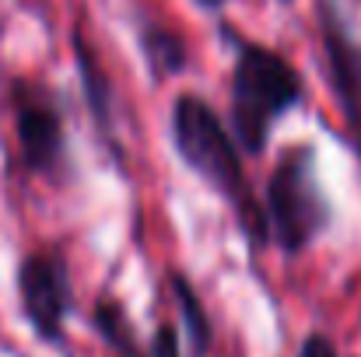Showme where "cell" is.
Wrapping results in <instances>:
<instances>
[{"mask_svg": "<svg viewBox=\"0 0 361 357\" xmlns=\"http://www.w3.org/2000/svg\"><path fill=\"white\" fill-rule=\"evenodd\" d=\"M7 113L21 172L49 186H67L74 179V154L60 92L39 77L18 74L7 81Z\"/></svg>", "mask_w": 361, "mask_h": 357, "instance_id": "277c9868", "label": "cell"}, {"mask_svg": "<svg viewBox=\"0 0 361 357\" xmlns=\"http://www.w3.org/2000/svg\"><path fill=\"white\" fill-rule=\"evenodd\" d=\"M295 357H341V347H337V340H334L330 333L312 330V333L302 337V344H298Z\"/></svg>", "mask_w": 361, "mask_h": 357, "instance_id": "7c38bea8", "label": "cell"}, {"mask_svg": "<svg viewBox=\"0 0 361 357\" xmlns=\"http://www.w3.org/2000/svg\"><path fill=\"white\" fill-rule=\"evenodd\" d=\"M277 4H284V7H288V4H295V0H277Z\"/></svg>", "mask_w": 361, "mask_h": 357, "instance_id": "5bb4252c", "label": "cell"}, {"mask_svg": "<svg viewBox=\"0 0 361 357\" xmlns=\"http://www.w3.org/2000/svg\"><path fill=\"white\" fill-rule=\"evenodd\" d=\"M193 4H197L200 11H207V14H221V11H225L232 0H193Z\"/></svg>", "mask_w": 361, "mask_h": 357, "instance_id": "4fadbf2b", "label": "cell"}, {"mask_svg": "<svg viewBox=\"0 0 361 357\" xmlns=\"http://www.w3.org/2000/svg\"><path fill=\"white\" fill-rule=\"evenodd\" d=\"M71 49H74V74H78V84H81V102L88 109L92 130H95L102 151L113 158V165L120 172H126V144H123V137H120L113 74H109L102 53L95 49V42L81 28L71 32Z\"/></svg>", "mask_w": 361, "mask_h": 357, "instance_id": "52a82bcc", "label": "cell"}, {"mask_svg": "<svg viewBox=\"0 0 361 357\" xmlns=\"http://www.w3.org/2000/svg\"><path fill=\"white\" fill-rule=\"evenodd\" d=\"M221 42L232 49L228 130L245 158H263L277 123L309 99L302 70L277 49L221 21Z\"/></svg>", "mask_w": 361, "mask_h": 357, "instance_id": "7a4b0ae2", "label": "cell"}, {"mask_svg": "<svg viewBox=\"0 0 361 357\" xmlns=\"http://www.w3.org/2000/svg\"><path fill=\"white\" fill-rule=\"evenodd\" d=\"M169 294L172 305L179 312V337H183V354L186 357H211L214 351V322L211 312L197 291V284L190 280V273L183 270H169Z\"/></svg>", "mask_w": 361, "mask_h": 357, "instance_id": "9c48e42d", "label": "cell"}, {"mask_svg": "<svg viewBox=\"0 0 361 357\" xmlns=\"http://www.w3.org/2000/svg\"><path fill=\"white\" fill-rule=\"evenodd\" d=\"M88 326L116 357H147V347H144V340H140L126 305L113 291L95 294V301L88 308Z\"/></svg>", "mask_w": 361, "mask_h": 357, "instance_id": "30bf717a", "label": "cell"}, {"mask_svg": "<svg viewBox=\"0 0 361 357\" xmlns=\"http://www.w3.org/2000/svg\"><path fill=\"white\" fill-rule=\"evenodd\" d=\"M312 21L323 74L337 102L348 147L361 161V39L351 28V18L344 14L341 0H312Z\"/></svg>", "mask_w": 361, "mask_h": 357, "instance_id": "8992f818", "label": "cell"}, {"mask_svg": "<svg viewBox=\"0 0 361 357\" xmlns=\"http://www.w3.org/2000/svg\"><path fill=\"white\" fill-rule=\"evenodd\" d=\"M144 347H147V357H186L183 354L179 326H176L172 319L158 322V326H154V333H151V340H147Z\"/></svg>", "mask_w": 361, "mask_h": 357, "instance_id": "8fae6325", "label": "cell"}, {"mask_svg": "<svg viewBox=\"0 0 361 357\" xmlns=\"http://www.w3.org/2000/svg\"><path fill=\"white\" fill-rule=\"evenodd\" d=\"M14 291L32 337L46 347H67V319L74 312V277L63 245H39L14 266Z\"/></svg>", "mask_w": 361, "mask_h": 357, "instance_id": "5b68a950", "label": "cell"}, {"mask_svg": "<svg viewBox=\"0 0 361 357\" xmlns=\"http://www.w3.org/2000/svg\"><path fill=\"white\" fill-rule=\"evenodd\" d=\"M137 49H140L144 70H147L154 88L183 77L190 67V39L165 21L140 18L137 21Z\"/></svg>", "mask_w": 361, "mask_h": 357, "instance_id": "ba28073f", "label": "cell"}, {"mask_svg": "<svg viewBox=\"0 0 361 357\" xmlns=\"http://www.w3.org/2000/svg\"><path fill=\"white\" fill-rule=\"evenodd\" d=\"M263 228L267 245H274L284 259L305 256L334 228V203L319 175V147L312 140L288 144L267 175L263 196Z\"/></svg>", "mask_w": 361, "mask_h": 357, "instance_id": "3957f363", "label": "cell"}, {"mask_svg": "<svg viewBox=\"0 0 361 357\" xmlns=\"http://www.w3.org/2000/svg\"><path fill=\"white\" fill-rule=\"evenodd\" d=\"M169 140L176 158L193 172L235 218V228L252 252H267V228L259 196L245 172V154L239 151L225 116L200 92H179L169 106Z\"/></svg>", "mask_w": 361, "mask_h": 357, "instance_id": "6da1fadb", "label": "cell"}]
</instances>
